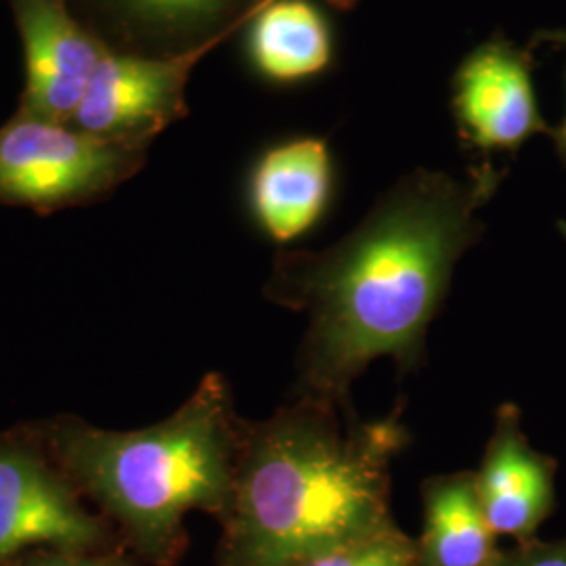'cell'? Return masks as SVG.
I'll return each instance as SVG.
<instances>
[{"instance_id":"obj_1","label":"cell","mask_w":566,"mask_h":566,"mask_svg":"<svg viewBox=\"0 0 566 566\" xmlns=\"http://www.w3.org/2000/svg\"><path fill=\"white\" fill-rule=\"evenodd\" d=\"M500 179L491 166L462 179L418 170L340 242L275 261L269 301L308 319L296 357L298 397L355 413L350 386L371 361L390 357L403 374L420 367L455 264L481 235L476 212Z\"/></svg>"},{"instance_id":"obj_2","label":"cell","mask_w":566,"mask_h":566,"mask_svg":"<svg viewBox=\"0 0 566 566\" xmlns=\"http://www.w3.org/2000/svg\"><path fill=\"white\" fill-rule=\"evenodd\" d=\"M403 405L361 422L298 397L240 430L217 566H306L397 526L390 464L407 446Z\"/></svg>"},{"instance_id":"obj_3","label":"cell","mask_w":566,"mask_h":566,"mask_svg":"<svg viewBox=\"0 0 566 566\" xmlns=\"http://www.w3.org/2000/svg\"><path fill=\"white\" fill-rule=\"evenodd\" d=\"M240 430L223 376L208 374L158 424L122 432L60 418L36 434L142 563L177 566L189 546L187 516L206 512L221 521L229 510Z\"/></svg>"},{"instance_id":"obj_4","label":"cell","mask_w":566,"mask_h":566,"mask_svg":"<svg viewBox=\"0 0 566 566\" xmlns=\"http://www.w3.org/2000/svg\"><path fill=\"white\" fill-rule=\"evenodd\" d=\"M145 147L21 114L0 128V203L46 212L93 200L139 168Z\"/></svg>"},{"instance_id":"obj_5","label":"cell","mask_w":566,"mask_h":566,"mask_svg":"<svg viewBox=\"0 0 566 566\" xmlns=\"http://www.w3.org/2000/svg\"><path fill=\"white\" fill-rule=\"evenodd\" d=\"M32 549L103 552L112 531L82 504L39 434H0V566Z\"/></svg>"},{"instance_id":"obj_6","label":"cell","mask_w":566,"mask_h":566,"mask_svg":"<svg viewBox=\"0 0 566 566\" xmlns=\"http://www.w3.org/2000/svg\"><path fill=\"white\" fill-rule=\"evenodd\" d=\"M261 2L256 0L229 25L177 55L139 57L107 53L70 124L109 139L149 142L170 122L187 114L185 86L189 74L231 32L250 23Z\"/></svg>"},{"instance_id":"obj_7","label":"cell","mask_w":566,"mask_h":566,"mask_svg":"<svg viewBox=\"0 0 566 566\" xmlns=\"http://www.w3.org/2000/svg\"><path fill=\"white\" fill-rule=\"evenodd\" d=\"M15 13L25 53L23 114L70 124L109 51L61 0H15Z\"/></svg>"},{"instance_id":"obj_8","label":"cell","mask_w":566,"mask_h":566,"mask_svg":"<svg viewBox=\"0 0 566 566\" xmlns=\"http://www.w3.org/2000/svg\"><path fill=\"white\" fill-rule=\"evenodd\" d=\"M558 462L531 446L523 413L502 403L495 413L481 468L474 472L476 493L493 533L518 542L535 539L556 506Z\"/></svg>"},{"instance_id":"obj_9","label":"cell","mask_w":566,"mask_h":566,"mask_svg":"<svg viewBox=\"0 0 566 566\" xmlns=\"http://www.w3.org/2000/svg\"><path fill=\"white\" fill-rule=\"evenodd\" d=\"M453 105L465 137L479 149H516L547 130L525 55L502 42L468 55L455 76Z\"/></svg>"},{"instance_id":"obj_10","label":"cell","mask_w":566,"mask_h":566,"mask_svg":"<svg viewBox=\"0 0 566 566\" xmlns=\"http://www.w3.org/2000/svg\"><path fill=\"white\" fill-rule=\"evenodd\" d=\"M332 191V158L322 139L301 137L271 147L256 164L250 202L275 242L306 233L324 214Z\"/></svg>"},{"instance_id":"obj_11","label":"cell","mask_w":566,"mask_h":566,"mask_svg":"<svg viewBox=\"0 0 566 566\" xmlns=\"http://www.w3.org/2000/svg\"><path fill=\"white\" fill-rule=\"evenodd\" d=\"M422 504L424 528L416 539L420 566H493L497 535L486 523L472 470L426 479Z\"/></svg>"},{"instance_id":"obj_12","label":"cell","mask_w":566,"mask_h":566,"mask_svg":"<svg viewBox=\"0 0 566 566\" xmlns=\"http://www.w3.org/2000/svg\"><path fill=\"white\" fill-rule=\"evenodd\" d=\"M248 51L266 81H306L332 61L334 41L324 13L311 0H263L250 20Z\"/></svg>"},{"instance_id":"obj_13","label":"cell","mask_w":566,"mask_h":566,"mask_svg":"<svg viewBox=\"0 0 566 566\" xmlns=\"http://www.w3.org/2000/svg\"><path fill=\"white\" fill-rule=\"evenodd\" d=\"M126 18L158 32L198 30L217 20L235 0H114Z\"/></svg>"},{"instance_id":"obj_14","label":"cell","mask_w":566,"mask_h":566,"mask_svg":"<svg viewBox=\"0 0 566 566\" xmlns=\"http://www.w3.org/2000/svg\"><path fill=\"white\" fill-rule=\"evenodd\" d=\"M306 566H420L416 539L392 526Z\"/></svg>"},{"instance_id":"obj_15","label":"cell","mask_w":566,"mask_h":566,"mask_svg":"<svg viewBox=\"0 0 566 566\" xmlns=\"http://www.w3.org/2000/svg\"><path fill=\"white\" fill-rule=\"evenodd\" d=\"M4 566H137L116 549L103 552H65V549H32Z\"/></svg>"},{"instance_id":"obj_16","label":"cell","mask_w":566,"mask_h":566,"mask_svg":"<svg viewBox=\"0 0 566 566\" xmlns=\"http://www.w3.org/2000/svg\"><path fill=\"white\" fill-rule=\"evenodd\" d=\"M493 566H566V537L518 542L516 546L500 549Z\"/></svg>"},{"instance_id":"obj_17","label":"cell","mask_w":566,"mask_h":566,"mask_svg":"<svg viewBox=\"0 0 566 566\" xmlns=\"http://www.w3.org/2000/svg\"><path fill=\"white\" fill-rule=\"evenodd\" d=\"M560 41L566 44V34L560 36ZM554 142H556V149H558V156L563 158L566 163V118L563 120V124L556 128V133H554Z\"/></svg>"},{"instance_id":"obj_18","label":"cell","mask_w":566,"mask_h":566,"mask_svg":"<svg viewBox=\"0 0 566 566\" xmlns=\"http://www.w3.org/2000/svg\"><path fill=\"white\" fill-rule=\"evenodd\" d=\"M560 229H563V233L566 235V223H560Z\"/></svg>"}]
</instances>
